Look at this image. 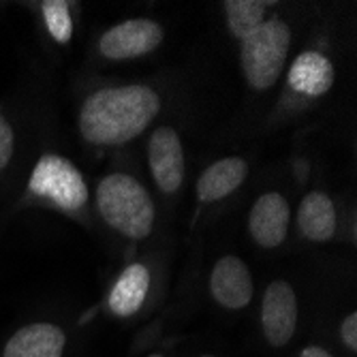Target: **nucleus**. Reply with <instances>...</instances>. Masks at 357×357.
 Listing matches in <instances>:
<instances>
[{
    "instance_id": "f257e3e1",
    "label": "nucleus",
    "mask_w": 357,
    "mask_h": 357,
    "mask_svg": "<svg viewBox=\"0 0 357 357\" xmlns=\"http://www.w3.org/2000/svg\"><path fill=\"white\" fill-rule=\"evenodd\" d=\"M225 28L238 50L240 73L250 94L266 96L280 86L298 50L294 11L270 0H227L220 5Z\"/></svg>"
},
{
    "instance_id": "f03ea898",
    "label": "nucleus",
    "mask_w": 357,
    "mask_h": 357,
    "mask_svg": "<svg viewBox=\"0 0 357 357\" xmlns=\"http://www.w3.org/2000/svg\"><path fill=\"white\" fill-rule=\"evenodd\" d=\"M169 105V86L156 79L107 82L88 88L75 126L84 148L114 152L146 135Z\"/></svg>"
},
{
    "instance_id": "7ed1b4c3",
    "label": "nucleus",
    "mask_w": 357,
    "mask_h": 357,
    "mask_svg": "<svg viewBox=\"0 0 357 357\" xmlns=\"http://www.w3.org/2000/svg\"><path fill=\"white\" fill-rule=\"evenodd\" d=\"M92 216L122 242L144 244L158 231L160 208L139 176L126 169H112L94 184Z\"/></svg>"
},
{
    "instance_id": "20e7f679",
    "label": "nucleus",
    "mask_w": 357,
    "mask_h": 357,
    "mask_svg": "<svg viewBox=\"0 0 357 357\" xmlns=\"http://www.w3.org/2000/svg\"><path fill=\"white\" fill-rule=\"evenodd\" d=\"M20 206H37L86 225L92 218V190L69 156L45 150L32 165Z\"/></svg>"
},
{
    "instance_id": "39448f33",
    "label": "nucleus",
    "mask_w": 357,
    "mask_h": 357,
    "mask_svg": "<svg viewBox=\"0 0 357 357\" xmlns=\"http://www.w3.org/2000/svg\"><path fill=\"white\" fill-rule=\"evenodd\" d=\"M338 64L326 43H306L291 56L280 79V96L270 118V126H282L321 101L336 86Z\"/></svg>"
},
{
    "instance_id": "423d86ee",
    "label": "nucleus",
    "mask_w": 357,
    "mask_h": 357,
    "mask_svg": "<svg viewBox=\"0 0 357 357\" xmlns=\"http://www.w3.org/2000/svg\"><path fill=\"white\" fill-rule=\"evenodd\" d=\"M146 169L154 190L165 204L182 197L188 174L184 135L174 122H160L146 133Z\"/></svg>"
},
{
    "instance_id": "0eeeda50",
    "label": "nucleus",
    "mask_w": 357,
    "mask_h": 357,
    "mask_svg": "<svg viewBox=\"0 0 357 357\" xmlns=\"http://www.w3.org/2000/svg\"><path fill=\"white\" fill-rule=\"evenodd\" d=\"M165 43V26L154 17H126L107 26L94 41V56L107 64L152 56Z\"/></svg>"
},
{
    "instance_id": "6e6552de",
    "label": "nucleus",
    "mask_w": 357,
    "mask_h": 357,
    "mask_svg": "<svg viewBox=\"0 0 357 357\" xmlns=\"http://www.w3.org/2000/svg\"><path fill=\"white\" fill-rule=\"evenodd\" d=\"M158 264L152 257L128 261L105 289V312L118 321L139 317L152 302L158 289Z\"/></svg>"
},
{
    "instance_id": "1a4fd4ad",
    "label": "nucleus",
    "mask_w": 357,
    "mask_h": 357,
    "mask_svg": "<svg viewBox=\"0 0 357 357\" xmlns=\"http://www.w3.org/2000/svg\"><path fill=\"white\" fill-rule=\"evenodd\" d=\"M300 321L298 291L287 278H272L261 296L259 306V328L272 349H284L296 338Z\"/></svg>"
},
{
    "instance_id": "9d476101",
    "label": "nucleus",
    "mask_w": 357,
    "mask_h": 357,
    "mask_svg": "<svg viewBox=\"0 0 357 357\" xmlns=\"http://www.w3.org/2000/svg\"><path fill=\"white\" fill-rule=\"evenodd\" d=\"M294 222V208L282 190H264L252 199L246 214V231L255 246L278 250L287 244Z\"/></svg>"
},
{
    "instance_id": "9b49d317",
    "label": "nucleus",
    "mask_w": 357,
    "mask_h": 357,
    "mask_svg": "<svg viewBox=\"0 0 357 357\" xmlns=\"http://www.w3.org/2000/svg\"><path fill=\"white\" fill-rule=\"evenodd\" d=\"M208 291L225 312H242L255 300V278L248 264L234 252L220 255L210 268Z\"/></svg>"
},
{
    "instance_id": "f8f14e48",
    "label": "nucleus",
    "mask_w": 357,
    "mask_h": 357,
    "mask_svg": "<svg viewBox=\"0 0 357 357\" xmlns=\"http://www.w3.org/2000/svg\"><path fill=\"white\" fill-rule=\"evenodd\" d=\"M69 330L54 319H32L15 328L0 347V357H67Z\"/></svg>"
},
{
    "instance_id": "ddd939ff",
    "label": "nucleus",
    "mask_w": 357,
    "mask_h": 357,
    "mask_svg": "<svg viewBox=\"0 0 357 357\" xmlns=\"http://www.w3.org/2000/svg\"><path fill=\"white\" fill-rule=\"evenodd\" d=\"M250 163L242 154L220 156L197 176L195 182V202L199 212H208L236 195L248 180Z\"/></svg>"
},
{
    "instance_id": "4468645a",
    "label": "nucleus",
    "mask_w": 357,
    "mask_h": 357,
    "mask_svg": "<svg viewBox=\"0 0 357 357\" xmlns=\"http://www.w3.org/2000/svg\"><path fill=\"white\" fill-rule=\"evenodd\" d=\"M296 229L308 244H330L338 238L340 210L328 190L310 188L302 195L296 210Z\"/></svg>"
},
{
    "instance_id": "2eb2a0df",
    "label": "nucleus",
    "mask_w": 357,
    "mask_h": 357,
    "mask_svg": "<svg viewBox=\"0 0 357 357\" xmlns=\"http://www.w3.org/2000/svg\"><path fill=\"white\" fill-rule=\"evenodd\" d=\"M39 22L43 37L54 47H69L75 39L79 5L71 0H41V3L30 5Z\"/></svg>"
},
{
    "instance_id": "dca6fc26",
    "label": "nucleus",
    "mask_w": 357,
    "mask_h": 357,
    "mask_svg": "<svg viewBox=\"0 0 357 357\" xmlns=\"http://www.w3.org/2000/svg\"><path fill=\"white\" fill-rule=\"evenodd\" d=\"M17 150H20L17 128L9 118V114L5 112V107L0 105V178H5L11 172L17 158Z\"/></svg>"
},
{
    "instance_id": "f3484780",
    "label": "nucleus",
    "mask_w": 357,
    "mask_h": 357,
    "mask_svg": "<svg viewBox=\"0 0 357 357\" xmlns=\"http://www.w3.org/2000/svg\"><path fill=\"white\" fill-rule=\"evenodd\" d=\"M338 342L351 355L357 353V312L349 310L338 323Z\"/></svg>"
},
{
    "instance_id": "a211bd4d",
    "label": "nucleus",
    "mask_w": 357,
    "mask_h": 357,
    "mask_svg": "<svg viewBox=\"0 0 357 357\" xmlns=\"http://www.w3.org/2000/svg\"><path fill=\"white\" fill-rule=\"evenodd\" d=\"M298 357H336V355L321 344H306V347H302Z\"/></svg>"
},
{
    "instance_id": "6ab92c4d",
    "label": "nucleus",
    "mask_w": 357,
    "mask_h": 357,
    "mask_svg": "<svg viewBox=\"0 0 357 357\" xmlns=\"http://www.w3.org/2000/svg\"><path fill=\"white\" fill-rule=\"evenodd\" d=\"M146 357H167V353H163V351H152V353L146 355Z\"/></svg>"
},
{
    "instance_id": "aec40b11",
    "label": "nucleus",
    "mask_w": 357,
    "mask_h": 357,
    "mask_svg": "<svg viewBox=\"0 0 357 357\" xmlns=\"http://www.w3.org/2000/svg\"><path fill=\"white\" fill-rule=\"evenodd\" d=\"M197 357H218V355H214V353H202V355H197Z\"/></svg>"
}]
</instances>
